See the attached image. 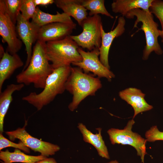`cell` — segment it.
I'll return each instance as SVG.
<instances>
[{"mask_svg":"<svg viewBox=\"0 0 163 163\" xmlns=\"http://www.w3.org/2000/svg\"><path fill=\"white\" fill-rule=\"evenodd\" d=\"M49 62L46 43L37 40L33 48L29 64L16 75L17 82L27 85L33 84L36 88L43 89L47 78L54 70Z\"/></svg>","mask_w":163,"mask_h":163,"instance_id":"cell-1","label":"cell"},{"mask_svg":"<svg viewBox=\"0 0 163 163\" xmlns=\"http://www.w3.org/2000/svg\"><path fill=\"white\" fill-rule=\"evenodd\" d=\"M72 67L65 66L54 69L47 78L44 88L39 93H30L22 99L35 107L37 110L52 101L58 95L66 90V84L70 74Z\"/></svg>","mask_w":163,"mask_h":163,"instance_id":"cell-2","label":"cell"},{"mask_svg":"<svg viewBox=\"0 0 163 163\" xmlns=\"http://www.w3.org/2000/svg\"><path fill=\"white\" fill-rule=\"evenodd\" d=\"M102 86L98 77L85 73L78 67H72L66 84V90L73 96L68 106L69 109L72 111L75 110L83 100L88 96L94 95Z\"/></svg>","mask_w":163,"mask_h":163,"instance_id":"cell-3","label":"cell"},{"mask_svg":"<svg viewBox=\"0 0 163 163\" xmlns=\"http://www.w3.org/2000/svg\"><path fill=\"white\" fill-rule=\"evenodd\" d=\"M135 16L136 19L133 28H138V23L141 22V27L138 30L143 31L145 37L146 45L143 50L142 59L147 60L153 51L157 55H162L163 51L158 41L160 36L158 25L154 20L153 14L150 11L137 8L129 11L125 16L128 19L133 18Z\"/></svg>","mask_w":163,"mask_h":163,"instance_id":"cell-4","label":"cell"},{"mask_svg":"<svg viewBox=\"0 0 163 163\" xmlns=\"http://www.w3.org/2000/svg\"><path fill=\"white\" fill-rule=\"evenodd\" d=\"M78 47L70 36L63 39L46 43L47 57L54 69L81 62L82 58L78 52Z\"/></svg>","mask_w":163,"mask_h":163,"instance_id":"cell-5","label":"cell"},{"mask_svg":"<svg viewBox=\"0 0 163 163\" xmlns=\"http://www.w3.org/2000/svg\"><path fill=\"white\" fill-rule=\"evenodd\" d=\"M101 17L98 15L88 16L82 22L81 26L83 30L77 35L70 37L79 46L91 51L95 48L99 49L101 42Z\"/></svg>","mask_w":163,"mask_h":163,"instance_id":"cell-6","label":"cell"},{"mask_svg":"<svg viewBox=\"0 0 163 163\" xmlns=\"http://www.w3.org/2000/svg\"><path fill=\"white\" fill-rule=\"evenodd\" d=\"M135 123L132 119L128 121L123 129L111 128L107 130V133L112 145L117 144L133 146L136 150L137 155L141 157L142 162L144 163L145 156L147 154L145 146L147 141L137 133L132 131Z\"/></svg>","mask_w":163,"mask_h":163,"instance_id":"cell-7","label":"cell"},{"mask_svg":"<svg viewBox=\"0 0 163 163\" xmlns=\"http://www.w3.org/2000/svg\"><path fill=\"white\" fill-rule=\"evenodd\" d=\"M27 125V121H26L23 127L6 132L5 133L11 140L19 139L29 149L35 152H39L40 155L47 157L55 155L60 150V148L58 145L42 141L31 136L26 130Z\"/></svg>","mask_w":163,"mask_h":163,"instance_id":"cell-8","label":"cell"},{"mask_svg":"<svg viewBox=\"0 0 163 163\" xmlns=\"http://www.w3.org/2000/svg\"><path fill=\"white\" fill-rule=\"evenodd\" d=\"M82 58V61L74 62L72 64L82 69L84 72L88 74L91 72L98 78H105L110 81L115 76L114 74L100 61L99 49L95 48L90 51L86 52L81 47L78 49Z\"/></svg>","mask_w":163,"mask_h":163,"instance_id":"cell-9","label":"cell"},{"mask_svg":"<svg viewBox=\"0 0 163 163\" xmlns=\"http://www.w3.org/2000/svg\"><path fill=\"white\" fill-rule=\"evenodd\" d=\"M0 35L3 42L7 44V51L10 54L17 53L21 50L22 42L18 37L16 25L8 14L3 0H0Z\"/></svg>","mask_w":163,"mask_h":163,"instance_id":"cell-10","label":"cell"},{"mask_svg":"<svg viewBox=\"0 0 163 163\" xmlns=\"http://www.w3.org/2000/svg\"><path fill=\"white\" fill-rule=\"evenodd\" d=\"M16 26L18 37L24 44L27 54V59L23 70L27 67L30 61L32 54V45L37 40L40 27L32 21L26 19L21 13L18 16Z\"/></svg>","mask_w":163,"mask_h":163,"instance_id":"cell-11","label":"cell"},{"mask_svg":"<svg viewBox=\"0 0 163 163\" xmlns=\"http://www.w3.org/2000/svg\"><path fill=\"white\" fill-rule=\"evenodd\" d=\"M76 27L73 21L54 22L43 25L40 27L37 40L46 43L63 39L71 35Z\"/></svg>","mask_w":163,"mask_h":163,"instance_id":"cell-12","label":"cell"},{"mask_svg":"<svg viewBox=\"0 0 163 163\" xmlns=\"http://www.w3.org/2000/svg\"><path fill=\"white\" fill-rule=\"evenodd\" d=\"M125 24V19L122 16L118 18L117 25L113 30L106 33L104 31L103 26L101 27V42L99 49V59L102 64L109 69L110 67L108 55L111 46L115 38L121 36L124 32Z\"/></svg>","mask_w":163,"mask_h":163,"instance_id":"cell-13","label":"cell"},{"mask_svg":"<svg viewBox=\"0 0 163 163\" xmlns=\"http://www.w3.org/2000/svg\"><path fill=\"white\" fill-rule=\"evenodd\" d=\"M119 94L121 99L133 109L134 114L133 119L139 113L149 110L153 108L146 102L145 99V94L139 89L129 88L120 91Z\"/></svg>","mask_w":163,"mask_h":163,"instance_id":"cell-14","label":"cell"},{"mask_svg":"<svg viewBox=\"0 0 163 163\" xmlns=\"http://www.w3.org/2000/svg\"><path fill=\"white\" fill-rule=\"evenodd\" d=\"M24 65L17 53L11 54L7 51L5 52L0 61V92L5 81L11 77L16 70Z\"/></svg>","mask_w":163,"mask_h":163,"instance_id":"cell-15","label":"cell"},{"mask_svg":"<svg viewBox=\"0 0 163 163\" xmlns=\"http://www.w3.org/2000/svg\"><path fill=\"white\" fill-rule=\"evenodd\" d=\"M77 127L82 134L84 141L92 145L101 157L109 159L110 157L107 146L101 135L102 129H96L98 133L94 134L82 123H79Z\"/></svg>","mask_w":163,"mask_h":163,"instance_id":"cell-16","label":"cell"},{"mask_svg":"<svg viewBox=\"0 0 163 163\" xmlns=\"http://www.w3.org/2000/svg\"><path fill=\"white\" fill-rule=\"evenodd\" d=\"M54 3L64 13L73 18L80 26L88 16L87 9L82 5L81 0H55Z\"/></svg>","mask_w":163,"mask_h":163,"instance_id":"cell-17","label":"cell"},{"mask_svg":"<svg viewBox=\"0 0 163 163\" xmlns=\"http://www.w3.org/2000/svg\"><path fill=\"white\" fill-rule=\"evenodd\" d=\"M153 0H116L111 5L113 12L120 13L124 17L130 11L139 8L149 12V8Z\"/></svg>","mask_w":163,"mask_h":163,"instance_id":"cell-18","label":"cell"},{"mask_svg":"<svg viewBox=\"0 0 163 163\" xmlns=\"http://www.w3.org/2000/svg\"><path fill=\"white\" fill-rule=\"evenodd\" d=\"M24 85L22 84H11L7 85L4 91L0 92V133L3 132L4 118L13 100L12 94L15 91L21 90Z\"/></svg>","mask_w":163,"mask_h":163,"instance_id":"cell-19","label":"cell"},{"mask_svg":"<svg viewBox=\"0 0 163 163\" xmlns=\"http://www.w3.org/2000/svg\"><path fill=\"white\" fill-rule=\"evenodd\" d=\"M46 158L41 155L38 156L27 155L17 149L13 152H10L8 149L4 151H1L0 152V159L2 163H35Z\"/></svg>","mask_w":163,"mask_h":163,"instance_id":"cell-20","label":"cell"},{"mask_svg":"<svg viewBox=\"0 0 163 163\" xmlns=\"http://www.w3.org/2000/svg\"><path fill=\"white\" fill-rule=\"evenodd\" d=\"M31 21L41 27L53 23H68L72 22L73 21L70 16L64 12L60 13L56 11V14H52L43 12L39 7H37Z\"/></svg>","mask_w":163,"mask_h":163,"instance_id":"cell-21","label":"cell"},{"mask_svg":"<svg viewBox=\"0 0 163 163\" xmlns=\"http://www.w3.org/2000/svg\"><path fill=\"white\" fill-rule=\"evenodd\" d=\"M104 0H81L82 5L89 12V16L101 14L113 18L112 15L106 9Z\"/></svg>","mask_w":163,"mask_h":163,"instance_id":"cell-22","label":"cell"},{"mask_svg":"<svg viewBox=\"0 0 163 163\" xmlns=\"http://www.w3.org/2000/svg\"><path fill=\"white\" fill-rule=\"evenodd\" d=\"M7 11L13 23L16 25L20 13L22 0H3Z\"/></svg>","mask_w":163,"mask_h":163,"instance_id":"cell-23","label":"cell"},{"mask_svg":"<svg viewBox=\"0 0 163 163\" xmlns=\"http://www.w3.org/2000/svg\"><path fill=\"white\" fill-rule=\"evenodd\" d=\"M37 7L33 0H22L20 8V13L26 19H32L34 14Z\"/></svg>","mask_w":163,"mask_h":163,"instance_id":"cell-24","label":"cell"},{"mask_svg":"<svg viewBox=\"0 0 163 163\" xmlns=\"http://www.w3.org/2000/svg\"><path fill=\"white\" fill-rule=\"evenodd\" d=\"M8 147H12L15 149L21 150L26 153H30V149L26 146L20 141L18 143L12 142L5 138L2 134H0V150Z\"/></svg>","mask_w":163,"mask_h":163,"instance_id":"cell-25","label":"cell"},{"mask_svg":"<svg viewBox=\"0 0 163 163\" xmlns=\"http://www.w3.org/2000/svg\"><path fill=\"white\" fill-rule=\"evenodd\" d=\"M150 12L154 14L160 21L161 30H163V1L153 0L149 8Z\"/></svg>","mask_w":163,"mask_h":163,"instance_id":"cell-26","label":"cell"},{"mask_svg":"<svg viewBox=\"0 0 163 163\" xmlns=\"http://www.w3.org/2000/svg\"><path fill=\"white\" fill-rule=\"evenodd\" d=\"M145 136L147 142L163 140V132L160 131L156 126H153L145 132Z\"/></svg>","mask_w":163,"mask_h":163,"instance_id":"cell-27","label":"cell"},{"mask_svg":"<svg viewBox=\"0 0 163 163\" xmlns=\"http://www.w3.org/2000/svg\"><path fill=\"white\" fill-rule=\"evenodd\" d=\"M34 2L37 6L38 5H40L46 6L50 4L54 3V0H33Z\"/></svg>","mask_w":163,"mask_h":163,"instance_id":"cell-28","label":"cell"},{"mask_svg":"<svg viewBox=\"0 0 163 163\" xmlns=\"http://www.w3.org/2000/svg\"><path fill=\"white\" fill-rule=\"evenodd\" d=\"M35 163H57L55 159L52 158H46Z\"/></svg>","mask_w":163,"mask_h":163,"instance_id":"cell-29","label":"cell"},{"mask_svg":"<svg viewBox=\"0 0 163 163\" xmlns=\"http://www.w3.org/2000/svg\"><path fill=\"white\" fill-rule=\"evenodd\" d=\"M5 52L4 51V49L2 45V44H0V58H1L3 55L4 53H5Z\"/></svg>","mask_w":163,"mask_h":163,"instance_id":"cell-30","label":"cell"},{"mask_svg":"<svg viewBox=\"0 0 163 163\" xmlns=\"http://www.w3.org/2000/svg\"><path fill=\"white\" fill-rule=\"evenodd\" d=\"M159 36L163 39V30H159Z\"/></svg>","mask_w":163,"mask_h":163,"instance_id":"cell-31","label":"cell"},{"mask_svg":"<svg viewBox=\"0 0 163 163\" xmlns=\"http://www.w3.org/2000/svg\"><path fill=\"white\" fill-rule=\"evenodd\" d=\"M107 163H119V162L117 160H114L111 161Z\"/></svg>","mask_w":163,"mask_h":163,"instance_id":"cell-32","label":"cell"},{"mask_svg":"<svg viewBox=\"0 0 163 163\" xmlns=\"http://www.w3.org/2000/svg\"><path fill=\"white\" fill-rule=\"evenodd\" d=\"M161 42L163 43V39H162L161 40Z\"/></svg>","mask_w":163,"mask_h":163,"instance_id":"cell-33","label":"cell"}]
</instances>
